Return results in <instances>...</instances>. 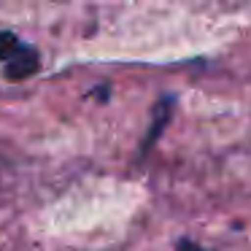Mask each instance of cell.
Instances as JSON below:
<instances>
[{
	"mask_svg": "<svg viewBox=\"0 0 251 251\" xmlns=\"http://www.w3.org/2000/svg\"><path fill=\"white\" fill-rule=\"evenodd\" d=\"M35 68H38V54H35V49L19 46V49L14 51V57L6 62V78L8 81H22L30 73H35Z\"/></svg>",
	"mask_w": 251,
	"mask_h": 251,
	"instance_id": "cell-1",
	"label": "cell"
},
{
	"mask_svg": "<svg viewBox=\"0 0 251 251\" xmlns=\"http://www.w3.org/2000/svg\"><path fill=\"white\" fill-rule=\"evenodd\" d=\"M19 41L14 33H0V62H8L14 57V51L19 49Z\"/></svg>",
	"mask_w": 251,
	"mask_h": 251,
	"instance_id": "cell-2",
	"label": "cell"
},
{
	"mask_svg": "<svg viewBox=\"0 0 251 251\" xmlns=\"http://www.w3.org/2000/svg\"><path fill=\"white\" fill-rule=\"evenodd\" d=\"M181 251H200V249H195L192 243H181Z\"/></svg>",
	"mask_w": 251,
	"mask_h": 251,
	"instance_id": "cell-3",
	"label": "cell"
}]
</instances>
